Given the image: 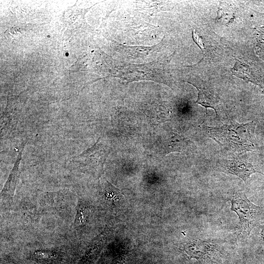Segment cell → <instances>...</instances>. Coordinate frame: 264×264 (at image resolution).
I'll return each mask as SVG.
<instances>
[{
  "instance_id": "obj_10",
  "label": "cell",
  "mask_w": 264,
  "mask_h": 264,
  "mask_svg": "<svg viewBox=\"0 0 264 264\" xmlns=\"http://www.w3.org/2000/svg\"><path fill=\"white\" fill-rule=\"evenodd\" d=\"M192 37L193 39L195 42V43L198 46V47L202 50V51L204 52L205 49L203 43L200 38L199 37L198 33L196 31L193 30H192Z\"/></svg>"
},
{
  "instance_id": "obj_7",
  "label": "cell",
  "mask_w": 264,
  "mask_h": 264,
  "mask_svg": "<svg viewBox=\"0 0 264 264\" xmlns=\"http://www.w3.org/2000/svg\"><path fill=\"white\" fill-rule=\"evenodd\" d=\"M235 59V64L231 69L232 74L247 82H251L263 87L260 82L253 75L250 66L236 58Z\"/></svg>"
},
{
  "instance_id": "obj_1",
  "label": "cell",
  "mask_w": 264,
  "mask_h": 264,
  "mask_svg": "<svg viewBox=\"0 0 264 264\" xmlns=\"http://www.w3.org/2000/svg\"><path fill=\"white\" fill-rule=\"evenodd\" d=\"M172 56L138 64L112 59L110 61V75L126 81L127 83L152 81L172 87L173 79L170 63Z\"/></svg>"
},
{
  "instance_id": "obj_5",
  "label": "cell",
  "mask_w": 264,
  "mask_h": 264,
  "mask_svg": "<svg viewBox=\"0 0 264 264\" xmlns=\"http://www.w3.org/2000/svg\"><path fill=\"white\" fill-rule=\"evenodd\" d=\"M186 81L193 85L198 89V96L196 102L206 109L208 108L214 109L218 115L219 100L211 88L193 77H187Z\"/></svg>"
},
{
  "instance_id": "obj_11",
  "label": "cell",
  "mask_w": 264,
  "mask_h": 264,
  "mask_svg": "<svg viewBox=\"0 0 264 264\" xmlns=\"http://www.w3.org/2000/svg\"><path fill=\"white\" fill-rule=\"evenodd\" d=\"M261 237L264 240V224L262 226Z\"/></svg>"
},
{
  "instance_id": "obj_2",
  "label": "cell",
  "mask_w": 264,
  "mask_h": 264,
  "mask_svg": "<svg viewBox=\"0 0 264 264\" xmlns=\"http://www.w3.org/2000/svg\"><path fill=\"white\" fill-rule=\"evenodd\" d=\"M254 121L240 124L231 121L229 125L207 127L208 136L216 141L222 151L230 154L240 155L258 148L255 136Z\"/></svg>"
},
{
  "instance_id": "obj_6",
  "label": "cell",
  "mask_w": 264,
  "mask_h": 264,
  "mask_svg": "<svg viewBox=\"0 0 264 264\" xmlns=\"http://www.w3.org/2000/svg\"><path fill=\"white\" fill-rule=\"evenodd\" d=\"M19 177L18 168H15L11 172L9 178L1 191V206L8 207L13 203L14 192Z\"/></svg>"
},
{
  "instance_id": "obj_4",
  "label": "cell",
  "mask_w": 264,
  "mask_h": 264,
  "mask_svg": "<svg viewBox=\"0 0 264 264\" xmlns=\"http://www.w3.org/2000/svg\"><path fill=\"white\" fill-rule=\"evenodd\" d=\"M219 164L223 172L239 176L245 183L251 175L254 173H260L264 176L263 171L258 165H253L244 159L222 160Z\"/></svg>"
},
{
  "instance_id": "obj_9",
  "label": "cell",
  "mask_w": 264,
  "mask_h": 264,
  "mask_svg": "<svg viewBox=\"0 0 264 264\" xmlns=\"http://www.w3.org/2000/svg\"><path fill=\"white\" fill-rule=\"evenodd\" d=\"M34 258L37 261L47 263L56 258L57 256L53 252L46 250H38L35 252Z\"/></svg>"
},
{
  "instance_id": "obj_3",
  "label": "cell",
  "mask_w": 264,
  "mask_h": 264,
  "mask_svg": "<svg viewBox=\"0 0 264 264\" xmlns=\"http://www.w3.org/2000/svg\"><path fill=\"white\" fill-rule=\"evenodd\" d=\"M230 201L231 210L237 214L239 218L235 234L238 238L244 239L260 223L263 210L250 201L243 191L235 192Z\"/></svg>"
},
{
  "instance_id": "obj_8",
  "label": "cell",
  "mask_w": 264,
  "mask_h": 264,
  "mask_svg": "<svg viewBox=\"0 0 264 264\" xmlns=\"http://www.w3.org/2000/svg\"><path fill=\"white\" fill-rule=\"evenodd\" d=\"M186 249L192 252L195 253V257H205L211 252H212L214 245L211 242L195 241L187 244Z\"/></svg>"
}]
</instances>
